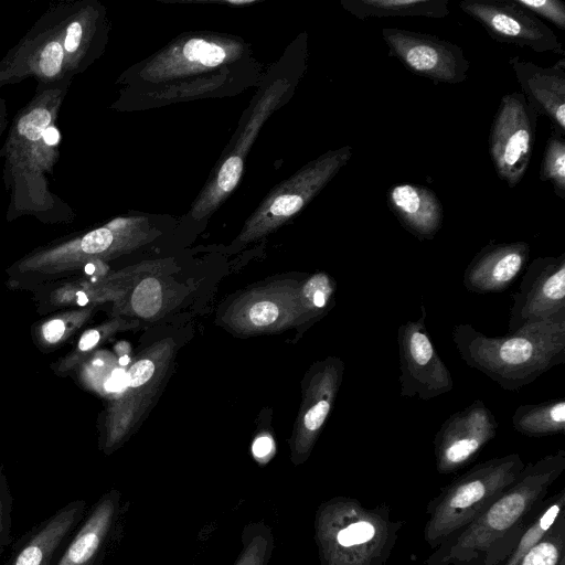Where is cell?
I'll return each mask as SVG.
<instances>
[{"instance_id": "cell-41", "label": "cell", "mask_w": 565, "mask_h": 565, "mask_svg": "<svg viewBox=\"0 0 565 565\" xmlns=\"http://www.w3.org/2000/svg\"><path fill=\"white\" fill-rule=\"evenodd\" d=\"M94 365H103V361L102 360H95L94 361Z\"/></svg>"}, {"instance_id": "cell-6", "label": "cell", "mask_w": 565, "mask_h": 565, "mask_svg": "<svg viewBox=\"0 0 565 565\" xmlns=\"http://www.w3.org/2000/svg\"><path fill=\"white\" fill-rule=\"evenodd\" d=\"M351 146L329 150L273 189L248 218L242 241H252L299 213L349 162Z\"/></svg>"}, {"instance_id": "cell-27", "label": "cell", "mask_w": 565, "mask_h": 565, "mask_svg": "<svg viewBox=\"0 0 565 565\" xmlns=\"http://www.w3.org/2000/svg\"><path fill=\"white\" fill-rule=\"evenodd\" d=\"M539 177L550 182L555 194L565 200V139L558 130L552 131L545 143Z\"/></svg>"}, {"instance_id": "cell-38", "label": "cell", "mask_w": 565, "mask_h": 565, "mask_svg": "<svg viewBox=\"0 0 565 565\" xmlns=\"http://www.w3.org/2000/svg\"><path fill=\"white\" fill-rule=\"evenodd\" d=\"M130 359L127 355H124L119 359L120 365H127L129 363Z\"/></svg>"}, {"instance_id": "cell-26", "label": "cell", "mask_w": 565, "mask_h": 565, "mask_svg": "<svg viewBox=\"0 0 565 565\" xmlns=\"http://www.w3.org/2000/svg\"><path fill=\"white\" fill-rule=\"evenodd\" d=\"M516 565H565V514L555 520L547 533Z\"/></svg>"}, {"instance_id": "cell-11", "label": "cell", "mask_w": 565, "mask_h": 565, "mask_svg": "<svg viewBox=\"0 0 565 565\" xmlns=\"http://www.w3.org/2000/svg\"><path fill=\"white\" fill-rule=\"evenodd\" d=\"M459 8L500 43L564 54L553 30L515 0H465Z\"/></svg>"}, {"instance_id": "cell-29", "label": "cell", "mask_w": 565, "mask_h": 565, "mask_svg": "<svg viewBox=\"0 0 565 565\" xmlns=\"http://www.w3.org/2000/svg\"><path fill=\"white\" fill-rule=\"evenodd\" d=\"M520 6L535 14L544 18L556 28L565 30V3L561 0H515Z\"/></svg>"}, {"instance_id": "cell-9", "label": "cell", "mask_w": 565, "mask_h": 565, "mask_svg": "<svg viewBox=\"0 0 565 565\" xmlns=\"http://www.w3.org/2000/svg\"><path fill=\"white\" fill-rule=\"evenodd\" d=\"M512 299L508 333L533 323L565 321V253L534 258Z\"/></svg>"}, {"instance_id": "cell-40", "label": "cell", "mask_w": 565, "mask_h": 565, "mask_svg": "<svg viewBox=\"0 0 565 565\" xmlns=\"http://www.w3.org/2000/svg\"><path fill=\"white\" fill-rule=\"evenodd\" d=\"M86 268H87L86 269L87 273H93L94 271V266L93 265H88Z\"/></svg>"}, {"instance_id": "cell-3", "label": "cell", "mask_w": 565, "mask_h": 565, "mask_svg": "<svg viewBox=\"0 0 565 565\" xmlns=\"http://www.w3.org/2000/svg\"><path fill=\"white\" fill-rule=\"evenodd\" d=\"M565 470V450L524 466L518 479L470 524L452 534L424 565H448L473 559L495 541L526 525L536 514L550 487Z\"/></svg>"}, {"instance_id": "cell-32", "label": "cell", "mask_w": 565, "mask_h": 565, "mask_svg": "<svg viewBox=\"0 0 565 565\" xmlns=\"http://www.w3.org/2000/svg\"><path fill=\"white\" fill-rule=\"evenodd\" d=\"M279 315L277 306L269 301H262L254 305L249 311V317L256 326H267L274 322Z\"/></svg>"}, {"instance_id": "cell-4", "label": "cell", "mask_w": 565, "mask_h": 565, "mask_svg": "<svg viewBox=\"0 0 565 565\" xmlns=\"http://www.w3.org/2000/svg\"><path fill=\"white\" fill-rule=\"evenodd\" d=\"M403 522L391 518L386 505L367 508L338 497L316 515V542L322 565H384Z\"/></svg>"}, {"instance_id": "cell-31", "label": "cell", "mask_w": 565, "mask_h": 565, "mask_svg": "<svg viewBox=\"0 0 565 565\" xmlns=\"http://www.w3.org/2000/svg\"><path fill=\"white\" fill-rule=\"evenodd\" d=\"M154 373V364L150 360H140L126 372L128 386L138 387L145 384Z\"/></svg>"}, {"instance_id": "cell-10", "label": "cell", "mask_w": 565, "mask_h": 565, "mask_svg": "<svg viewBox=\"0 0 565 565\" xmlns=\"http://www.w3.org/2000/svg\"><path fill=\"white\" fill-rule=\"evenodd\" d=\"M388 55L411 73L436 83L459 84L467 79L469 62L460 46L436 35L384 28Z\"/></svg>"}, {"instance_id": "cell-22", "label": "cell", "mask_w": 565, "mask_h": 565, "mask_svg": "<svg viewBox=\"0 0 565 565\" xmlns=\"http://www.w3.org/2000/svg\"><path fill=\"white\" fill-rule=\"evenodd\" d=\"M386 200L399 224L418 239L430 241L441 228L443 204L430 189L413 183H396L388 189Z\"/></svg>"}, {"instance_id": "cell-39", "label": "cell", "mask_w": 565, "mask_h": 565, "mask_svg": "<svg viewBox=\"0 0 565 565\" xmlns=\"http://www.w3.org/2000/svg\"><path fill=\"white\" fill-rule=\"evenodd\" d=\"M87 301H88V299L83 294H78L79 305H85Z\"/></svg>"}, {"instance_id": "cell-15", "label": "cell", "mask_w": 565, "mask_h": 565, "mask_svg": "<svg viewBox=\"0 0 565 565\" xmlns=\"http://www.w3.org/2000/svg\"><path fill=\"white\" fill-rule=\"evenodd\" d=\"M242 46L212 35L185 38L158 54L143 68L148 79L172 81L203 74L239 56Z\"/></svg>"}, {"instance_id": "cell-23", "label": "cell", "mask_w": 565, "mask_h": 565, "mask_svg": "<svg viewBox=\"0 0 565 565\" xmlns=\"http://www.w3.org/2000/svg\"><path fill=\"white\" fill-rule=\"evenodd\" d=\"M342 6L360 20L373 18L441 19L450 13L448 0H343Z\"/></svg>"}, {"instance_id": "cell-24", "label": "cell", "mask_w": 565, "mask_h": 565, "mask_svg": "<svg viewBox=\"0 0 565 565\" xmlns=\"http://www.w3.org/2000/svg\"><path fill=\"white\" fill-rule=\"evenodd\" d=\"M513 428L529 437H547L565 431V399L553 398L537 404H523L514 411Z\"/></svg>"}, {"instance_id": "cell-28", "label": "cell", "mask_w": 565, "mask_h": 565, "mask_svg": "<svg viewBox=\"0 0 565 565\" xmlns=\"http://www.w3.org/2000/svg\"><path fill=\"white\" fill-rule=\"evenodd\" d=\"M273 550L270 531L263 525L245 530L244 547L234 565H267Z\"/></svg>"}, {"instance_id": "cell-20", "label": "cell", "mask_w": 565, "mask_h": 565, "mask_svg": "<svg viewBox=\"0 0 565 565\" xmlns=\"http://www.w3.org/2000/svg\"><path fill=\"white\" fill-rule=\"evenodd\" d=\"M120 493H104L84 516L53 565H99L119 512Z\"/></svg>"}, {"instance_id": "cell-16", "label": "cell", "mask_w": 565, "mask_h": 565, "mask_svg": "<svg viewBox=\"0 0 565 565\" xmlns=\"http://www.w3.org/2000/svg\"><path fill=\"white\" fill-rule=\"evenodd\" d=\"M285 89L284 85L276 83L259 100L235 148L227 154L214 179L206 184L194 202L191 211L194 217L201 218L213 212L236 188L242 177L245 154L252 147L258 130L276 108Z\"/></svg>"}, {"instance_id": "cell-19", "label": "cell", "mask_w": 565, "mask_h": 565, "mask_svg": "<svg viewBox=\"0 0 565 565\" xmlns=\"http://www.w3.org/2000/svg\"><path fill=\"white\" fill-rule=\"evenodd\" d=\"M143 218L119 217L84 235L28 258L29 267H62L118 249L137 237Z\"/></svg>"}, {"instance_id": "cell-36", "label": "cell", "mask_w": 565, "mask_h": 565, "mask_svg": "<svg viewBox=\"0 0 565 565\" xmlns=\"http://www.w3.org/2000/svg\"><path fill=\"white\" fill-rule=\"evenodd\" d=\"M99 340V333L96 330H89L85 332L79 342H78V349L82 351H87L92 349Z\"/></svg>"}, {"instance_id": "cell-37", "label": "cell", "mask_w": 565, "mask_h": 565, "mask_svg": "<svg viewBox=\"0 0 565 565\" xmlns=\"http://www.w3.org/2000/svg\"><path fill=\"white\" fill-rule=\"evenodd\" d=\"M8 126L6 102L0 98V138Z\"/></svg>"}, {"instance_id": "cell-5", "label": "cell", "mask_w": 565, "mask_h": 565, "mask_svg": "<svg viewBox=\"0 0 565 565\" xmlns=\"http://www.w3.org/2000/svg\"><path fill=\"white\" fill-rule=\"evenodd\" d=\"M524 466L522 457L513 452L479 462L455 478L427 507L425 542L437 548L470 524L518 479Z\"/></svg>"}, {"instance_id": "cell-30", "label": "cell", "mask_w": 565, "mask_h": 565, "mask_svg": "<svg viewBox=\"0 0 565 565\" xmlns=\"http://www.w3.org/2000/svg\"><path fill=\"white\" fill-rule=\"evenodd\" d=\"M13 498L0 470V556L11 542Z\"/></svg>"}, {"instance_id": "cell-14", "label": "cell", "mask_w": 565, "mask_h": 565, "mask_svg": "<svg viewBox=\"0 0 565 565\" xmlns=\"http://www.w3.org/2000/svg\"><path fill=\"white\" fill-rule=\"evenodd\" d=\"M30 76L38 85L73 77L65 70L62 42L46 12L0 62V86Z\"/></svg>"}, {"instance_id": "cell-13", "label": "cell", "mask_w": 565, "mask_h": 565, "mask_svg": "<svg viewBox=\"0 0 565 565\" xmlns=\"http://www.w3.org/2000/svg\"><path fill=\"white\" fill-rule=\"evenodd\" d=\"M499 424L481 399L450 415L434 438L436 469L448 475L473 460L498 433Z\"/></svg>"}, {"instance_id": "cell-2", "label": "cell", "mask_w": 565, "mask_h": 565, "mask_svg": "<svg viewBox=\"0 0 565 565\" xmlns=\"http://www.w3.org/2000/svg\"><path fill=\"white\" fill-rule=\"evenodd\" d=\"M451 340L467 366L508 392L519 391L565 362V321L533 323L502 337L457 323Z\"/></svg>"}, {"instance_id": "cell-17", "label": "cell", "mask_w": 565, "mask_h": 565, "mask_svg": "<svg viewBox=\"0 0 565 565\" xmlns=\"http://www.w3.org/2000/svg\"><path fill=\"white\" fill-rule=\"evenodd\" d=\"M85 500L60 508L25 533L4 565H53L86 515Z\"/></svg>"}, {"instance_id": "cell-33", "label": "cell", "mask_w": 565, "mask_h": 565, "mask_svg": "<svg viewBox=\"0 0 565 565\" xmlns=\"http://www.w3.org/2000/svg\"><path fill=\"white\" fill-rule=\"evenodd\" d=\"M64 331V322L60 319H55L43 326L42 333L47 342L54 343L57 342L63 337Z\"/></svg>"}, {"instance_id": "cell-18", "label": "cell", "mask_w": 565, "mask_h": 565, "mask_svg": "<svg viewBox=\"0 0 565 565\" xmlns=\"http://www.w3.org/2000/svg\"><path fill=\"white\" fill-rule=\"evenodd\" d=\"M530 255L531 246L526 242H490L466 267L462 284L473 294L502 292L521 275Z\"/></svg>"}, {"instance_id": "cell-8", "label": "cell", "mask_w": 565, "mask_h": 565, "mask_svg": "<svg viewBox=\"0 0 565 565\" xmlns=\"http://www.w3.org/2000/svg\"><path fill=\"white\" fill-rule=\"evenodd\" d=\"M426 318V307L420 305L419 317L402 323L397 329L402 397L429 401L454 388L451 373L436 351Z\"/></svg>"}, {"instance_id": "cell-1", "label": "cell", "mask_w": 565, "mask_h": 565, "mask_svg": "<svg viewBox=\"0 0 565 565\" xmlns=\"http://www.w3.org/2000/svg\"><path fill=\"white\" fill-rule=\"evenodd\" d=\"M73 77L38 85L34 96L14 116L0 148L3 181L9 192L8 218L32 214L40 218L70 210L49 190L46 174L60 158L56 120Z\"/></svg>"}, {"instance_id": "cell-7", "label": "cell", "mask_w": 565, "mask_h": 565, "mask_svg": "<svg viewBox=\"0 0 565 565\" xmlns=\"http://www.w3.org/2000/svg\"><path fill=\"white\" fill-rule=\"evenodd\" d=\"M539 114L520 93L501 97L489 135V154L498 177L516 186L529 168Z\"/></svg>"}, {"instance_id": "cell-12", "label": "cell", "mask_w": 565, "mask_h": 565, "mask_svg": "<svg viewBox=\"0 0 565 565\" xmlns=\"http://www.w3.org/2000/svg\"><path fill=\"white\" fill-rule=\"evenodd\" d=\"M46 14L61 39L67 74L83 73L104 52V7L94 0L67 1L51 7Z\"/></svg>"}, {"instance_id": "cell-25", "label": "cell", "mask_w": 565, "mask_h": 565, "mask_svg": "<svg viewBox=\"0 0 565 565\" xmlns=\"http://www.w3.org/2000/svg\"><path fill=\"white\" fill-rule=\"evenodd\" d=\"M565 490L561 489L547 501H543L536 514L523 530L518 544L512 550L504 565H516L519 561L547 533L555 520L563 512Z\"/></svg>"}, {"instance_id": "cell-21", "label": "cell", "mask_w": 565, "mask_h": 565, "mask_svg": "<svg viewBox=\"0 0 565 565\" xmlns=\"http://www.w3.org/2000/svg\"><path fill=\"white\" fill-rule=\"evenodd\" d=\"M510 65L526 102L536 113L546 116L556 130L565 132V60L551 67L539 66L519 56Z\"/></svg>"}, {"instance_id": "cell-35", "label": "cell", "mask_w": 565, "mask_h": 565, "mask_svg": "<svg viewBox=\"0 0 565 565\" xmlns=\"http://www.w3.org/2000/svg\"><path fill=\"white\" fill-rule=\"evenodd\" d=\"M273 448L274 443L270 437H258L253 444V454L256 458L263 459L268 457V455L273 451Z\"/></svg>"}, {"instance_id": "cell-34", "label": "cell", "mask_w": 565, "mask_h": 565, "mask_svg": "<svg viewBox=\"0 0 565 565\" xmlns=\"http://www.w3.org/2000/svg\"><path fill=\"white\" fill-rule=\"evenodd\" d=\"M104 386L108 392H120L125 390L128 386L126 372L122 369H115Z\"/></svg>"}]
</instances>
